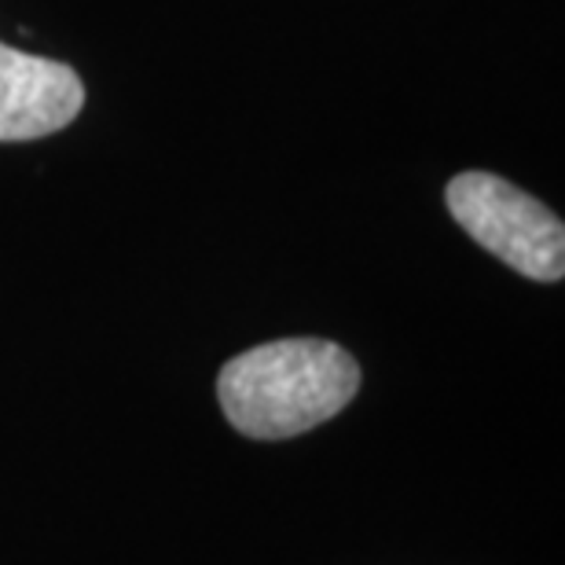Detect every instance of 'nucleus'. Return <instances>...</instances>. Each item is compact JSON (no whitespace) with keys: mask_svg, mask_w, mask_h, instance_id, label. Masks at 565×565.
I'll return each mask as SVG.
<instances>
[{"mask_svg":"<svg viewBox=\"0 0 565 565\" xmlns=\"http://www.w3.org/2000/svg\"><path fill=\"white\" fill-rule=\"evenodd\" d=\"M445 202L451 221L507 268L536 282H558L565 276L562 217L511 180L470 169L448 180Z\"/></svg>","mask_w":565,"mask_h":565,"instance_id":"nucleus-2","label":"nucleus"},{"mask_svg":"<svg viewBox=\"0 0 565 565\" xmlns=\"http://www.w3.org/2000/svg\"><path fill=\"white\" fill-rule=\"evenodd\" d=\"M85 110V82L71 63L0 41V143L41 140Z\"/></svg>","mask_w":565,"mask_h":565,"instance_id":"nucleus-3","label":"nucleus"},{"mask_svg":"<svg viewBox=\"0 0 565 565\" xmlns=\"http://www.w3.org/2000/svg\"><path fill=\"white\" fill-rule=\"evenodd\" d=\"M360 390V364L327 338H282L232 356L217 375L228 423L254 440H287L334 419Z\"/></svg>","mask_w":565,"mask_h":565,"instance_id":"nucleus-1","label":"nucleus"}]
</instances>
